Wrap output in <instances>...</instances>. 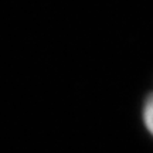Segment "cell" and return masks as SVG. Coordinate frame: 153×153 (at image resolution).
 I'll use <instances>...</instances> for the list:
<instances>
[{"instance_id": "cell-1", "label": "cell", "mask_w": 153, "mask_h": 153, "mask_svg": "<svg viewBox=\"0 0 153 153\" xmlns=\"http://www.w3.org/2000/svg\"><path fill=\"white\" fill-rule=\"evenodd\" d=\"M143 128L153 137V89L148 91L142 99V108H140Z\"/></svg>"}]
</instances>
